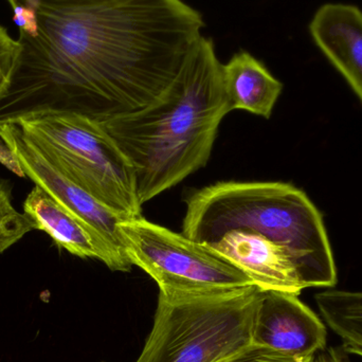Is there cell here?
I'll return each mask as SVG.
<instances>
[{
  "instance_id": "1",
  "label": "cell",
  "mask_w": 362,
  "mask_h": 362,
  "mask_svg": "<svg viewBox=\"0 0 362 362\" xmlns=\"http://www.w3.org/2000/svg\"><path fill=\"white\" fill-rule=\"evenodd\" d=\"M16 59L0 125L74 114L103 124L156 101L180 74L204 21L182 0L27 1L12 8Z\"/></svg>"
},
{
  "instance_id": "2",
  "label": "cell",
  "mask_w": 362,
  "mask_h": 362,
  "mask_svg": "<svg viewBox=\"0 0 362 362\" xmlns=\"http://www.w3.org/2000/svg\"><path fill=\"white\" fill-rule=\"evenodd\" d=\"M230 112L223 64L202 35L156 101L102 124L135 170L141 206L206 165Z\"/></svg>"
},
{
  "instance_id": "3",
  "label": "cell",
  "mask_w": 362,
  "mask_h": 362,
  "mask_svg": "<svg viewBox=\"0 0 362 362\" xmlns=\"http://www.w3.org/2000/svg\"><path fill=\"white\" fill-rule=\"evenodd\" d=\"M181 233L202 244L232 230L262 234L285 247L299 267L305 288L334 287L337 270L320 212L291 183L227 181L185 199Z\"/></svg>"
},
{
  "instance_id": "4",
  "label": "cell",
  "mask_w": 362,
  "mask_h": 362,
  "mask_svg": "<svg viewBox=\"0 0 362 362\" xmlns=\"http://www.w3.org/2000/svg\"><path fill=\"white\" fill-rule=\"evenodd\" d=\"M57 171L124 219L141 217L136 174L102 124L74 114H46L16 122Z\"/></svg>"
},
{
  "instance_id": "5",
  "label": "cell",
  "mask_w": 362,
  "mask_h": 362,
  "mask_svg": "<svg viewBox=\"0 0 362 362\" xmlns=\"http://www.w3.org/2000/svg\"><path fill=\"white\" fill-rule=\"evenodd\" d=\"M257 286L195 297L159 295L152 331L136 362H218L252 344Z\"/></svg>"
},
{
  "instance_id": "6",
  "label": "cell",
  "mask_w": 362,
  "mask_h": 362,
  "mask_svg": "<svg viewBox=\"0 0 362 362\" xmlns=\"http://www.w3.org/2000/svg\"><path fill=\"white\" fill-rule=\"evenodd\" d=\"M119 233L129 263L141 268L158 284L159 295L195 297L255 285L238 266L209 245L142 216L121 221Z\"/></svg>"
},
{
  "instance_id": "7",
  "label": "cell",
  "mask_w": 362,
  "mask_h": 362,
  "mask_svg": "<svg viewBox=\"0 0 362 362\" xmlns=\"http://www.w3.org/2000/svg\"><path fill=\"white\" fill-rule=\"evenodd\" d=\"M0 140L19 176H25L42 187L62 206L93 228L117 252L127 257L119 233V223L125 221L123 217L57 171L25 138L16 123L0 125Z\"/></svg>"
},
{
  "instance_id": "8",
  "label": "cell",
  "mask_w": 362,
  "mask_h": 362,
  "mask_svg": "<svg viewBox=\"0 0 362 362\" xmlns=\"http://www.w3.org/2000/svg\"><path fill=\"white\" fill-rule=\"evenodd\" d=\"M327 338L325 323L299 295L261 289L253 318L252 344L310 357L325 350Z\"/></svg>"
},
{
  "instance_id": "9",
  "label": "cell",
  "mask_w": 362,
  "mask_h": 362,
  "mask_svg": "<svg viewBox=\"0 0 362 362\" xmlns=\"http://www.w3.org/2000/svg\"><path fill=\"white\" fill-rule=\"evenodd\" d=\"M209 246L238 266L262 291L300 295L305 289L291 253L262 234L232 230Z\"/></svg>"
},
{
  "instance_id": "10",
  "label": "cell",
  "mask_w": 362,
  "mask_h": 362,
  "mask_svg": "<svg viewBox=\"0 0 362 362\" xmlns=\"http://www.w3.org/2000/svg\"><path fill=\"white\" fill-rule=\"evenodd\" d=\"M23 213L35 230L48 234L57 247L81 259L103 262L112 272H129V259L117 252L93 228L35 185L23 202Z\"/></svg>"
},
{
  "instance_id": "11",
  "label": "cell",
  "mask_w": 362,
  "mask_h": 362,
  "mask_svg": "<svg viewBox=\"0 0 362 362\" xmlns=\"http://www.w3.org/2000/svg\"><path fill=\"white\" fill-rule=\"evenodd\" d=\"M317 46L362 101V12L357 6L327 4L310 25Z\"/></svg>"
},
{
  "instance_id": "12",
  "label": "cell",
  "mask_w": 362,
  "mask_h": 362,
  "mask_svg": "<svg viewBox=\"0 0 362 362\" xmlns=\"http://www.w3.org/2000/svg\"><path fill=\"white\" fill-rule=\"evenodd\" d=\"M223 80L231 110L270 118L283 85L259 59L246 51L235 53L223 65Z\"/></svg>"
},
{
  "instance_id": "13",
  "label": "cell",
  "mask_w": 362,
  "mask_h": 362,
  "mask_svg": "<svg viewBox=\"0 0 362 362\" xmlns=\"http://www.w3.org/2000/svg\"><path fill=\"white\" fill-rule=\"evenodd\" d=\"M323 321L341 339L348 354L362 357V293L327 291L317 293Z\"/></svg>"
},
{
  "instance_id": "14",
  "label": "cell",
  "mask_w": 362,
  "mask_h": 362,
  "mask_svg": "<svg viewBox=\"0 0 362 362\" xmlns=\"http://www.w3.org/2000/svg\"><path fill=\"white\" fill-rule=\"evenodd\" d=\"M32 230H35L33 221L14 208L10 185L0 180V253L8 250Z\"/></svg>"
},
{
  "instance_id": "15",
  "label": "cell",
  "mask_w": 362,
  "mask_h": 362,
  "mask_svg": "<svg viewBox=\"0 0 362 362\" xmlns=\"http://www.w3.org/2000/svg\"><path fill=\"white\" fill-rule=\"evenodd\" d=\"M315 356L297 357L266 346L249 344L232 356L218 362H314Z\"/></svg>"
},
{
  "instance_id": "16",
  "label": "cell",
  "mask_w": 362,
  "mask_h": 362,
  "mask_svg": "<svg viewBox=\"0 0 362 362\" xmlns=\"http://www.w3.org/2000/svg\"><path fill=\"white\" fill-rule=\"evenodd\" d=\"M17 40L0 25V91L6 86L16 59Z\"/></svg>"
},
{
  "instance_id": "17",
  "label": "cell",
  "mask_w": 362,
  "mask_h": 362,
  "mask_svg": "<svg viewBox=\"0 0 362 362\" xmlns=\"http://www.w3.org/2000/svg\"><path fill=\"white\" fill-rule=\"evenodd\" d=\"M314 362H351L348 353L344 348H331L327 352L315 356Z\"/></svg>"
},
{
  "instance_id": "18",
  "label": "cell",
  "mask_w": 362,
  "mask_h": 362,
  "mask_svg": "<svg viewBox=\"0 0 362 362\" xmlns=\"http://www.w3.org/2000/svg\"><path fill=\"white\" fill-rule=\"evenodd\" d=\"M10 4L11 8L27 1L42 2L47 4H86V2L93 1V0H6Z\"/></svg>"
}]
</instances>
